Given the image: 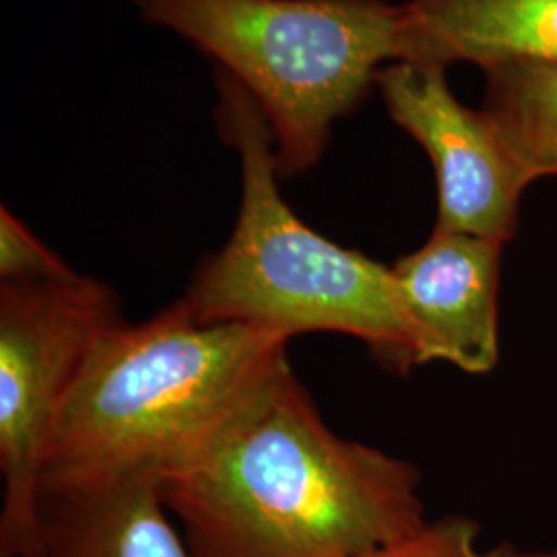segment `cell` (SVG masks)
Listing matches in <instances>:
<instances>
[{
    "label": "cell",
    "instance_id": "6da1fadb",
    "mask_svg": "<svg viewBox=\"0 0 557 557\" xmlns=\"http://www.w3.org/2000/svg\"><path fill=\"white\" fill-rule=\"evenodd\" d=\"M418 469L347 440L289 359L158 479L195 557H359L421 527Z\"/></svg>",
    "mask_w": 557,
    "mask_h": 557
},
{
    "label": "cell",
    "instance_id": "7a4b0ae2",
    "mask_svg": "<svg viewBox=\"0 0 557 557\" xmlns=\"http://www.w3.org/2000/svg\"><path fill=\"white\" fill-rule=\"evenodd\" d=\"M287 347L264 329L202 322L182 298L137 324L120 322L60 413L41 492L158 481L289 359Z\"/></svg>",
    "mask_w": 557,
    "mask_h": 557
},
{
    "label": "cell",
    "instance_id": "3957f363",
    "mask_svg": "<svg viewBox=\"0 0 557 557\" xmlns=\"http://www.w3.org/2000/svg\"><path fill=\"white\" fill-rule=\"evenodd\" d=\"M213 119L239 163L230 238L200 260L182 296L202 322L248 324L292 338L335 333L361 341L398 374L419 368L393 269L312 230L278 186L269 124L238 81L215 71Z\"/></svg>",
    "mask_w": 557,
    "mask_h": 557
},
{
    "label": "cell",
    "instance_id": "277c9868",
    "mask_svg": "<svg viewBox=\"0 0 557 557\" xmlns=\"http://www.w3.org/2000/svg\"><path fill=\"white\" fill-rule=\"evenodd\" d=\"M139 20L195 46L238 81L269 124L278 176L317 168L338 120L398 62L388 0H128Z\"/></svg>",
    "mask_w": 557,
    "mask_h": 557
},
{
    "label": "cell",
    "instance_id": "5b68a950",
    "mask_svg": "<svg viewBox=\"0 0 557 557\" xmlns=\"http://www.w3.org/2000/svg\"><path fill=\"white\" fill-rule=\"evenodd\" d=\"M124 322L106 281L0 283V557H40L44 460L81 372Z\"/></svg>",
    "mask_w": 557,
    "mask_h": 557
},
{
    "label": "cell",
    "instance_id": "8992f818",
    "mask_svg": "<svg viewBox=\"0 0 557 557\" xmlns=\"http://www.w3.org/2000/svg\"><path fill=\"white\" fill-rule=\"evenodd\" d=\"M376 87L391 120L432 161L436 227L508 244L529 182L487 116L458 100L440 66L393 62Z\"/></svg>",
    "mask_w": 557,
    "mask_h": 557
},
{
    "label": "cell",
    "instance_id": "52a82bcc",
    "mask_svg": "<svg viewBox=\"0 0 557 557\" xmlns=\"http://www.w3.org/2000/svg\"><path fill=\"white\" fill-rule=\"evenodd\" d=\"M504 242L434 227L391 269L419 366L446 361L490 374L499 359L498 289Z\"/></svg>",
    "mask_w": 557,
    "mask_h": 557
},
{
    "label": "cell",
    "instance_id": "ba28073f",
    "mask_svg": "<svg viewBox=\"0 0 557 557\" xmlns=\"http://www.w3.org/2000/svg\"><path fill=\"white\" fill-rule=\"evenodd\" d=\"M398 62L448 69L504 62L557 64V0L400 2Z\"/></svg>",
    "mask_w": 557,
    "mask_h": 557
},
{
    "label": "cell",
    "instance_id": "9c48e42d",
    "mask_svg": "<svg viewBox=\"0 0 557 557\" xmlns=\"http://www.w3.org/2000/svg\"><path fill=\"white\" fill-rule=\"evenodd\" d=\"M40 557H195L156 479L41 492Z\"/></svg>",
    "mask_w": 557,
    "mask_h": 557
},
{
    "label": "cell",
    "instance_id": "30bf717a",
    "mask_svg": "<svg viewBox=\"0 0 557 557\" xmlns=\"http://www.w3.org/2000/svg\"><path fill=\"white\" fill-rule=\"evenodd\" d=\"M483 73L481 112L524 180L557 176V64L504 62Z\"/></svg>",
    "mask_w": 557,
    "mask_h": 557
},
{
    "label": "cell",
    "instance_id": "8fae6325",
    "mask_svg": "<svg viewBox=\"0 0 557 557\" xmlns=\"http://www.w3.org/2000/svg\"><path fill=\"white\" fill-rule=\"evenodd\" d=\"M359 557H557V547L524 549L512 543L483 547L478 520L448 515L425 520L409 535Z\"/></svg>",
    "mask_w": 557,
    "mask_h": 557
},
{
    "label": "cell",
    "instance_id": "7c38bea8",
    "mask_svg": "<svg viewBox=\"0 0 557 557\" xmlns=\"http://www.w3.org/2000/svg\"><path fill=\"white\" fill-rule=\"evenodd\" d=\"M75 269L46 246L7 205L0 207V283H44L73 275Z\"/></svg>",
    "mask_w": 557,
    "mask_h": 557
}]
</instances>
